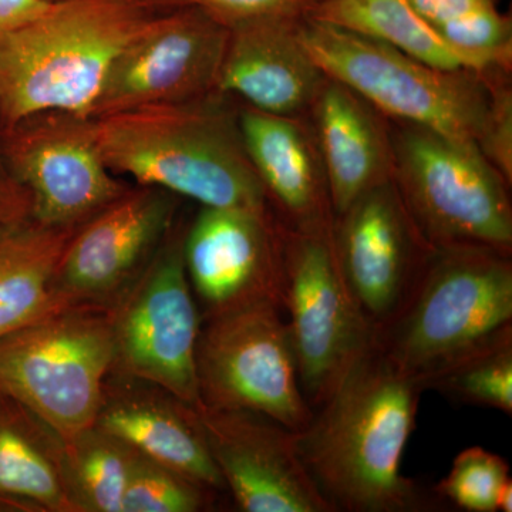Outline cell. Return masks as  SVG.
Listing matches in <instances>:
<instances>
[{
    "label": "cell",
    "mask_w": 512,
    "mask_h": 512,
    "mask_svg": "<svg viewBox=\"0 0 512 512\" xmlns=\"http://www.w3.org/2000/svg\"><path fill=\"white\" fill-rule=\"evenodd\" d=\"M229 29L195 8L154 13L111 64L92 117L217 94Z\"/></svg>",
    "instance_id": "12"
},
{
    "label": "cell",
    "mask_w": 512,
    "mask_h": 512,
    "mask_svg": "<svg viewBox=\"0 0 512 512\" xmlns=\"http://www.w3.org/2000/svg\"><path fill=\"white\" fill-rule=\"evenodd\" d=\"M508 328L511 255L473 245L433 247L399 308L373 330V345L423 386Z\"/></svg>",
    "instance_id": "4"
},
{
    "label": "cell",
    "mask_w": 512,
    "mask_h": 512,
    "mask_svg": "<svg viewBox=\"0 0 512 512\" xmlns=\"http://www.w3.org/2000/svg\"><path fill=\"white\" fill-rule=\"evenodd\" d=\"M284 232L276 217L202 207L184 235L183 258L208 313L258 298L284 305Z\"/></svg>",
    "instance_id": "16"
},
{
    "label": "cell",
    "mask_w": 512,
    "mask_h": 512,
    "mask_svg": "<svg viewBox=\"0 0 512 512\" xmlns=\"http://www.w3.org/2000/svg\"><path fill=\"white\" fill-rule=\"evenodd\" d=\"M10 177L8 173H6L5 164H3L2 153H0V185L8 183Z\"/></svg>",
    "instance_id": "36"
},
{
    "label": "cell",
    "mask_w": 512,
    "mask_h": 512,
    "mask_svg": "<svg viewBox=\"0 0 512 512\" xmlns=\"http://www.w3.org/2000/svg\"><path fill=\"white\" fill-rule=\"evenodd\" d=\"M133 2L138 3V5L144 6V8L160 12L161 0H133Z\"/></svg>",
    "instance_id": "35"
},
{
    "label": "cell",
    "mask_w": 512,
    "mask_h": 512,
    "mask_svg": "<svg viewBox=\"0 0 512 512\" xmlns=\"http://www.w3.org/2000/svg\"><path fill=\"white\" fill-rule=\"evenodd\" d=\"M308 16L379 40L439 69H468L466 60L421 18L410 0H318Z\"/></svg>",
    "instance_id": "23"
},
{
    "label": "cell",
    "mask_w": 512,
    "mask_h": 512,
    "mask_svg": "<svg viewBox=\"0 0 512 512\" xmlns=\"http://www.w3.org/2000/svg\"><path fill=\"white\" fill-rule=\"evenodd\" d=\"M154 13L133 0H50L0 40V128L43 111L92 117L111 64Z\"/></svg>",
    "instance_id": "3"
},
{
    "label": "cell",
    "mask_w": 512,
    "mask_h": 512,
    "mask_svg": "<svg viewBox=\"0 0 512 512\" xmlns=\"http://www.w3.org/2000/svg\"><path fill=\"white\" fill-rule=\"evenodd\" d=\"M30 198L25 188L10 178L8 183L0 185V224L22 220L29 217Z\"/></svg>",
    "instance_id": "33"
},
{
    "label": "cell",
    "mask_w": 512,
    "mask_h": 512,
    "mask_svg": "<svg viewBox=\"0 0 512 512\" xmlns=\"http://www.w3.org/2000/svg\"><path fill=\"white\" fill-rule=\"evenodd\" d=\"M284 309L303 397L313 410L373 343L372 325L340 274L332 237L285 228Z\"/></svg>",
    "instance_id": "11"
},
{
    "label": "cell",
    "mask_w": 512,
    "mask_h": 512,
    "mask_svg": "<svg viewBox=\"0 0 512 512\" xmlns=\"http://www.w3.org/2000/svg\"><path fill=\"white\" fill-rule=\"evenodd\" d=\"M284 312L258 298L208 313L195 353L201 406L262 414L292 431L309 423Z\"/></svg>",
    "instance_id": "8"
},
{
    "label": "cell",
    "mask_w": 512,
    "mask_h": 512,
    "mask_svg": "<svg viewBox=\"0 0 512 512\" xmlns=\"http://www.w3.org/2000/svg\"><path fill=\"white\" fill-rule=\"evenodd\" d=\"M453 402L512 414V328L460 357L423 384Z\"/></svg>",
    "instance_id": "25"
},
{
    "label": "cell",
    "mask_w": 512,
    "mask_h": 512,
    "mask_svg": "<svg viewBox=\"0 0 512 512\" xmlns=\"http://www.w3.org/2000/svg\"><path fill=\"white\" fill-rule=\"evenodd\" d=\"M225 487L247 512H333L296 448L295 431L262 414L197 407Z\"/></svg>",
    "instance_id": "15"
},
{
    "label": "cell",
    "mask_w": 512,
    "mask_h": 512,
    "mask_svg": "<svg viewBox=\"0 0 512 512\" xmlns=\"http://www.w3.org/2000/svg\"><path fill=\"white\" fill-rule=\"evenodd\" d=\"M224 96L154 104L96 117L104 161L137 185L200 202L276 217L256 175L238 114ZM278 218V217H276Z\"/></svg>",
    "instance_id": "2"
},
{
    "label": "cell",
    "mask_w": 512,
    "mask_h": 512,
    "mask_svg": "<svg viewBox=\"0 0 512 512\" xmlns=\"http://www.w3.org/2000/svg\"><path fill=\"white\" fill-rule=\"evenodd\" d=\"M490 87V116L478 148L512 184V90L511 70L480 73Z\"/></svg>",
    "instance_id": "29"
},
{
    "label": "cell",
    "mask_w": 512,
    "mask_h": 512,
    "mask_svg": "<svg viewBox=\"0 0 512 512\" xmlns=\"http://www.w3.org/2000/svg\"><path fill=\"white\" fill-rule=\"evenodd\" d=\"M74 231L30 217L0 224V338L62 305L53 282Z\"/></svg>",
    "instance_id": "21"
},
{
    "label": "cell",
    "mask_w": 512,
    "mask_h": 512,
    "mask_svg": "<svg viewBox=\"0 0 512 512\" xmlns=\"http://www.w3.org/2000/svg\"><path fill=\"white\" fill-rule=\"evenodd\" d=\"M318 147L335 218L377 185L393 180L390 121L326 76L306 114Z\"/></svg>",
    "instance_id": "19"
},
{
    "label": "cell",
    "mask_w": 512,
    "mask_h": 512,
    "mask_svg": "<svg viewBox=\"0 0 512 512\" xmlns=\"http://www.w3.org/2000/svg\"><path fill=\"white\" fill-rule=\"evenodd\" d=\"M204 490L171 468L136 451L121 512H195L204 507Z\"/></svg>",
    "instance_id": "28"
},
{
    "label": "cell",
    "mask_w": 512,
    "mask_h": 512,
    "mask_svg": "<svg viewBox=\"0 0 512 512\" xmlns=\"http://www.w3.org/2000/svg\"><path fill=\"white\" fill-rule=\"evenodd\" d=\"M0 153L29 194V217L45 227H80L130 188L104 161L92 117L32 114L0 128Z\"/></svg>",
    "instance_id": "10"
},
{
    "label": "cell",
    "mask_w": 512,
    "mask_h": 512,
    "mask_svg": "<svg viewBox=\"0 0 512 512\" xmlns=\"http://www.w3.org/2000/svg\"><path fill=\"white\" fill-rule=\"evenodd\" d=\"M296 29L319 69L387 120L480 144L491 101L480 73L430 66L396 47L311 16L299 19Z\"/></svg>",
    "instance_id": "5"
},
{
    "label": "cell",
    "mask_w": 512,
    "mask_h": 512,
    "mask_svg": "<svg viewBox=\"0 0 512 512\" xmlns=\"http://www.w3.org/2000/svg\"><path fill=\"white\" fill-rule=\"evenodd\" d=\"M97 427L128 447L171 468L205 490L224 488L220 470L210 453L197 409L167 394H104Z\"/></svg>",
    "instance_id": "20"
},
{
    "label": "cell",
    "mask_w": 512,
    "mask_h": 512,
    "mask_svg": "<svg viewBox=\"0 0 512 512\" xmlns=\"http://www.w3.org/2000/svg\"><path fill=\"white\" fill-rule=\"evenodd\" d=\"M393 183L430 247L512 254L511 185L477 144L390 121Z\"/></svg>",
    "instance_id": "7"
},
{
    "label": "cell",
    "mask_w": 512,
    "mask_h": 512,
    "mask_svg": "<svg viewBox=\"0 0 512 512\" xmlns=\"http://www.w3.org/2000/svg\"><path fill=\"white\" fill-rule=\"evenodd\" d=\"M0 392V501L73 511L59 470V437Z\"/></svg>",
    "instance_id": "22"
},
{
    "label": "cell",
    "mask_w": 512,
    "mask_h": 512,
    "mask_svg": "<svg viewBox=\"0 0 512 512\" xmlns=\"http://www.w3.org/2000/svg\"><path fill=\"white\" fill-rule=\"evenodd\" d=\"M174 197L137 185L77 227L57 266V298L96 306L119 298L170 229Z\"/></svg>",
    "instance_id": "14"
},
{
    "label": "cell",
    "mask_w": 512,
    "mask_h": 512,
    "mask_svg": "<svg viewBox=\"0 0 512 512\" xmlns=\"http://www.w3.org/2000/svg\"><path fill=\"white\" fill-rule=\"evenodd\" d=\"M239 130L275 215L286 229L332 237L335 214L325 170L306 117L245 107Z\"/></svg>",
    "instance_id": "17"
},
{
    "label": "cell",
    "mask_w": 512,
    "mask_h": 512,
    "mask_svg": "<svg viewBox=\"0 0 512 512\" xmlns=\"http://www.w3.org/2000/svg\"><path fill=\"white\" fill-rule=\"evenodd\" d=\"M50 0H0V40L45 12Z\"/></svg>",
    "instance_id": "32"
},
{
    "label": "cell",
    "mask_w": 512,
    "mask_h": 512,
    "mask_svg": "<svg viewBox=\"0 0 512 512\" xmlns=\"http://www.w3.org/2000/svg\"><path fill=\"white\" fill-rule=\"evenodd\" d=\"M423 392L372 343L295 431L303 466L333 512L437 510L439 495L402 474Z\"/></svg>",
    "instance_id": "1"
},
{
    "label": "cell",
    "mask_w": 512,
    "mask_h": 512,
    "mask_svg": "<svg viewBox=\"0 0 512 512\" xmlns=\"http://www.w3.org/2000/svg\"><path fill=\"white\" fill-rule=\"evenodd\" d=\"M318 0H161L160 10L195 8L225 28L261 19H301Z\"/></svg>",
    "instance_id": "30"
},
{
    "label": "cell",
    "mask_w": 512,
    "mask_h": 512,
    "mask_svg": "<svg viewBox=\"0 0 512 512\" xmlns=\"http://www.w3.org/2000/svg\"><path fill=\"white\" fill-rule=\"evenodd\" d=\"M437 32L454 52L477 73L511 70L512 19L497 5L484 6L437 26Z\"/></svg>",
    "instance_id": "26"
},
{
    "label": "cell",
    "mask_w": 512,
    "mask_h": 512,
    "mask_svg": "<svg viewBox=\"0 0 512 512\" xmlns=\"http://www.w3.org/2000/svg\"><path fill=\"white\" fill-rule=\"evenodd\" d=\"M136 451L94 426L59 439V470L74 511L121 512Z\"/></svg>",
    "instance_id": "24"
},
{
    "label": "cell",
    "mask_w": 512,
    "mask_h": 512,
    "mask_svg": "<svg viewBox=\"0 0 512 512\" xmlns=\"http://www.w3.org/2000/svg\"><path fill=\"white\" fill-rule=\"evenodd\" d=\"M114 367L110 313L62 303L0 338V392L60 440L99 416Z\"/></svg>",
    "instance_id": "6"
},
{
    "label": "cell",
    "mask_w": 512,
    "mask_h": 512,
    "mask_svg": "<svg viewBox=\"0 0 512 512\" xmlns=\"http://www.w3.org/2000/svg\"><path fill=\"white\" fill-rule=\"evenodd\" d=\"M298 20H252L229 29L217 94L241 97L264 113L305 117L326 74L302 46Z\"/></svg>",
    "instance_id": "18"
},
{
    "label": "cell",
    "mask_w": 512,
    "mask_h": 512,
    "mask_svg": "<svg viewBox=\"0 0 512 512\" xmlns=\"http://www.w3.org/2000/svg\"><path fill=\"white\" fill-rule=\"evenodd\" d=\"M510 478L507 461L481 447H470L454 458L453 466L434 488L441 501L467 512H497V498Z\"/></svg>",
    "instance_id": "27"
},
{
    "label": "cell",
    "mask_w": 512,
    "mask_h": 512,
    "mask_svg": "<svg viewBox=\"0 0 512 512\" xmlns=\"http://www.w3.org/2000/svg\"><path fill=\"white\" fill-rule=\"evenodd\" d=\"M183 239H168L109 311L114 369L153 384L188 406H201L197 353L200 313L185 271Z\"/></svg>",
    "instance_id": "9"
},
{
    "label": "cell",
    "mask_w": 512,
    "mask_h": 512,
    "mask_svg": "<svg viewBox=\"0 0 512 512\" xmlns=\"http://www.w3.org/2000/svg\"><path fill=\"white\" fill-rule=\"evenodd\" d=\"M410 3L421 18L437 28L473 10L497 5L498 0H410Z\"/></svg>",
    "instance_id": "31"
},
{
    "label": "cell",
    "mask_w": 512,
    "mask_h": 512,
    "mask_svg": "<svg viewBox=\"0 0 512 512\" xmlns=\"http://www.w3.org/2000/svg\"><path fill=\"white\" fill-rule=\"evenodd\" d=\"M512 511V481L508 478L497 498V512H511Z\"/></svg>",
    "instance_id": "34"
},
{
    "label": "cell",
    "mask_w": 512,
    "mask_h": 512,
    "mask_svg": "<svg viewBox=\"0 0 512 512\" xmlns=\"http://www.w3.org/2000/svg\"><path fill=\"white\" fill-rule=\"evenodd\" d=\"M340 274L373 330L396 312L431 248L393 180L357 198L335 218Z\"/></svg>",
    "instance_id": "13"
}]
</instances>
